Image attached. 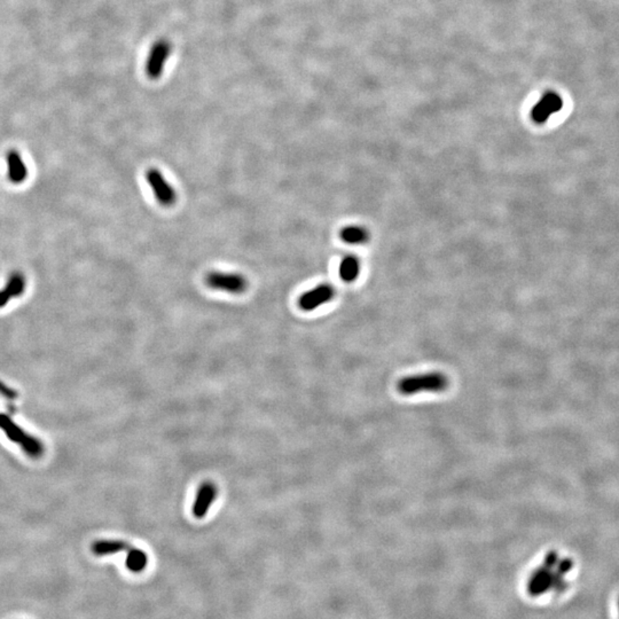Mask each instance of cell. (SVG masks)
Segmentation results:
<instances>
[{"label": "cell", "mask_w": 619, "mask_h": 619, "mask_svg": "<svg viewBox=\"0 0 619 619\" xmlns=\"http://www.w3.org/2000/svg\"><path fill=\"white\" fill-rule=\"evenodd\" d=\"M340 277L345 282H352L359 277L360 262L356 256H347L340 265Z\"/></svg>", "instance_id": "30bf717a"}, {"label": "cell", "mask_w": 619, "mask_h": 619, "mask_svg": "<svg viewBox=\"0 0 619 619\" xmlns=\"http://www.w3.org/2000/svg\"><path fill=\"white\" fill-rule=\"evenodd\" d=\"M0 429H3L5 435L9 437V440L21 446L22 450L28 455H30L33 458H38L43 455V452H44L43 444L35 437L24 433L23 429L18 427L5 414H0Z\"/></svg>", "instance_id": "7a4b0ae2"}, {"label": "cell", "mask_w": 619, "mask_h": 619, "mask_svg": "<svg viewBox=\"0 0 619 619\" xmlns=\"http://www.w3.org/2000/svg\"><path fill=\"white\" fill-rule=\"evenodd\" d=\"M126 552H128L126 561V568L129 569L130 571L133 572V574H140V572L144 571L147 564H148V557L144 550L131 546Z\"/></svg>", "instance_id": "9c48e42d"}, {"label": "cell", "mask_w": 619, "mask_h": 619, "mask_svg": "<svg viewBox=\"0 0 619 619\" xmlns=\"http://www.w3.org/2000/svg\"><path fill=\"white\" fill-rule=\"evenodd\" d=\"M334 296H335V291L332 286L327 284H320L311 291L303 294L302 296L299 297V306L303 311H313L319 306L332 301Z\"/></svg>", "instance_id": "8992f818"}, {"label": "cell", "mask_w": 619, "mask_h": 619, "mask_svg": "<svg viewBox=\"0 0 619 619\" xmlns=\"http://www.w3.org/2000/svg\"><path fill=\"white\" fill-rule=\"evenodd\" d=\"M7 162H9V176L14 182H21L26 177V167L22 163L20 156L16 153L9 154L7 156Z\"/></svg>", "instance_id": "4fadbf2b"}, {"label": "cell", "mask_w": 619, "mask_h": 619, "mask_svg": "<svg viewBox=\"0 0 619 619\" xmlns=\"http://www.w3.org/2000/svg\"><path fill=\"white\" fill-rule=\"evenodd\" d=\"M341 239L344 242L350 245H360L367 242L369 240V233L368 230L360 226H347L341 230Z\"/></svg>", "instance_id": "8fae6325"}, {"label": "cell", "mask_w": 619, "mask_h": 619, "mask_svg": "<svg viewBox=\"0 0 619 619\" xmlns=\"http://www.w3.org/2000/svg\"><path fill=\"white\" fill-rule=\"evenodd\" d=\"M619 604V603H618Z\"/></svg>", "instance_id": "9a60e30c"}, {"label": "cell", "mask_w": 619, "mask_h": 619, "mask_svg": "<svg viewBox=\"0 0 619 619\" xmlns=\"http://www.w3.org/2000/svg\"><path fill=\"white\" fill-rule=\"evenodd\" d=\"M130 547L131 545L124 540H99L93 544L92 552L96 557H107L128 550Z\"/></svg>", "instance_id": "ba28073f"}, {"label": "cell", "mask_w": 619, "mask_h": 619, "mask_svg": "<svg viewBox=\"0 0 619 619\" xmlns=\"http://www.w3.org/2000/svg\"><path fill=\"white\" fill-rule=\"evenodd\" d=\"M206 284L213 291H225L233 295L243 294L248 288V281L242 274L218 272V271L208 273L206 277Z\"/></svg>", "instance_id": "3957f363"}, {"label": "cell", "mask_w": 619, "mask_h": 619, "mask_svg": "<svg viewBox=\"0 0 619 619\" xmlns=\"http://www.w3.org/2000/svg\"><path fill=\"white\" fill-rule=\"evenodd\" d=\"M147 183L153 191L154 196L163 206H171L176 203V189L165 179L159 169L150 168L146 172Z\"/></svg>", "instance_id": "277c9868"}, {"label": "cell", "mask_w": 619, "mask_h": 619, "mask_svg": "<svg viewBox=\"0 0 619 619\" xmlns=\"http://www.w3.org/2000/svg\"><path fill=\"white\" fill-rule=\"evenodd\" d=\"M23 284L24 282L21 277H14V278L11 279L7 287L0 293V308L6 306L9 299L20 295L23 289Z\"/></svg>", "instance_id": "7c38bea8"}, {"label": "cell", "mask_w": 619, "mask_h": 619, "mask_svg": "<svg viewBox=\"0 0 619 619\" xmlns=\"http://www.w3.org/2000/svg\"><path fill=\"white\" fill-rule=\"evenodd\" d=\"M217 498V488L211 481H204L199 489L196 499L193 505V515L196 518H203Z\"/></svg>", "instance_id": "52a82bcc"}, {"label": "cell", "mask_w": 619, "mask_h": 619, "mask_svg": "<svg viewBox=\"0 0 619 619\" xmlns=\"http://www.w3.org/2000/svg\"><path fill=\"white\" fill-rule=\"evenodd\" d=\"M563 108V100L555 92L545 93L542 99L532 108L531 118L537 124H544L547 122L552 115L557 114Z\"/></svg>", "instance_id": "5b68a950"}, {"label": "cell", "mask_w": 619, "mask_h": 619, "mask_svg": "<svg viewBox=\"0 0 619 619\" xmlns=\"http://www.w3.org/2000/svg\"><path fill=\"white\" fill-rule=\"evenodd\" d=\"M0 396H3V397L7 398V399H14V398H16V392L9 389L5 384L0 382Z\"/></svg>", "instance_id": "5bb4252c"}, {"label": "cell", "mask_w": 619, "mask_h": 619, "mask_svg": "<svg viewBox=\"0 0 619 619\" xmlns=\"http://www.w3.org/2000/svg\"><path fill=\"white\" fill-rule=\"evenodd\" d=\"M447 388L449 379L440 372L408 375L397 383V390L403 396H416L421 392H443Z\"/></svg>", "instance_id": "6da1fadb"}]
</instances>
